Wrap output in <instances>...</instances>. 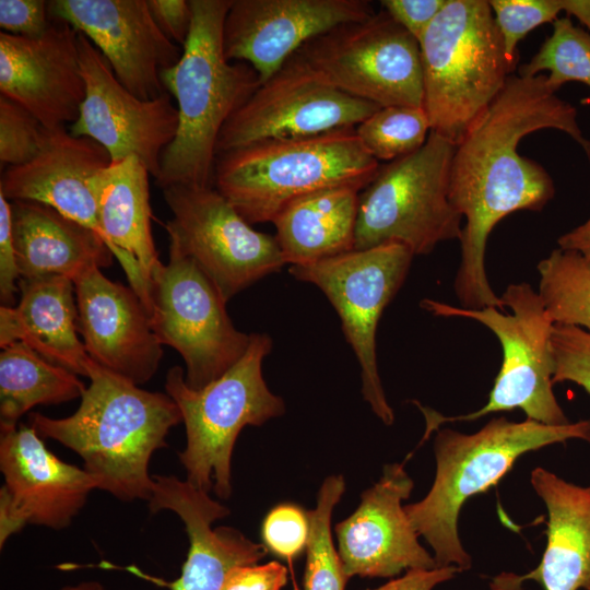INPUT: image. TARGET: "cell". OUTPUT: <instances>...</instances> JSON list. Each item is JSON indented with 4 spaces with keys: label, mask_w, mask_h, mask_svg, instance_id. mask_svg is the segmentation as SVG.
<instances>
[{
    "label": "cell",
    "mask_w": 590,
    "mask_h": 590,
    "mask_svg": "<svg viewBox=\"0 0 590 590\" xmlns=\"http://www.w3.org/2000/svg\"><path fill=\"white\" fill-rule=\"evenodd\" d=\"M345 491L341 475L327 477L317 497V506L308 511L309 536L306 546L304 590H344L341 559L331 535V516Z\"/></svg>",
    "instance_id": "4dcf8cb0"
},
{
    "label": "cell",
    "mask_w": 590,
    "mask_h": 590,
    "mask_svg": "<svg viewBox=\"0 0 590 590\" xmlns=\"http://www.w3.org/2000/svg\"><path fill=\"white\" fill-rule=\"evenodd\" d=\"M542 129L567 133L590 162V140L579 127L577 108L556 95L545 74H511L455 144L449 199L465 219L453 281L462 308H505L485 271L486 244L504 217L516 211L539 212L555 194L546 169L518 151L524 137Z\"/></svg>",
    "instance_id": "6da1fadb"
},
{
    "label": "cell",
    "mask_w": 590,
    "mask_h": 590,
    "mask_svg": "<svg viewBox=\"0 0 590 590\" xmlns=\"http://www.w3.org/2000/svg\"><path fill=\"white\" fill-rule=\"evenodd\" d=\"M447 0H382L384 11L417 42Z\"/></svg>",
    "instance_id": "ab89813d"
},
{
    "label": "cell",
    "mask_w": 590,
    "mask_h": 590,
    "mask_svg": "<svg viewBox=\"0 0 590 590\" xmlns=\"http://www.w3.org/2000/svg\"><path fill=\"white\" fill-rule=\"evenodd\" d=\"M267 333H251L241 358L217 379L200 390L188 387L180 366L172 367L166 393L180 410L186 428V447L178 453L187 481L221 499L232 495V455L245 426H261L285 412L283 399L268 388L263 359L272 350Z\"/></svg>",
    "instance_id": "52a82bcc"
},
{
    "label": "cell",
    "mask_w": 590,
    "mask_h": 590,
    "mask_svg": "<svg viewBox=\"0 0 590 590\" xmlns=\"http://www.w3.org/2000/svg\"><path fill=\"white\" fill-rule=\"evenodd\" d=\"M506 57L517 68L518 43L535 27L555 21L562 11L559 0H489Z\"/></svg>",
    "instance_id": "e575fe53"
},
{
    "label": "cell",
    "mask_w": 590,
    "mask_h": 590,
    "mask_svg": "<svg viewBox=\"0 0 590 590\" xmlns=\"http://www.w3.org/2000/svg\"><path fill=\"white\" fill-rule=\"evenodd\" d=\"M461 570L456 566L433 569H410L376 589L365 590H433L437 585L452 579Z\"/></svg>",
    "instance_id": "7bdbcfd3"
},
{
    "label": "cell",
    "mask_w": 590,
    "mask_h": 590,
    "mask_svg": "<svg viewBox=\"0 0 590 590\" xmlns=\"http://www.w3.org/2000/svg\"><path fill=\"white\" fill-rule=\"evenodd\" d=\"M150 300L153 330L182 356L193 390L222 376L248 349L251 333L234 326L212 281L173 243L168 261L152 274Z\"/></svg>",
    "instance_id": "30bf717a"
},
{
    "label": "cell",
    "mask_w": 590,
    "mask_h": 590,
    "mask_svg": "<svg viewBox=\"0 0 590 590\" xmlns=\"http://www.w3.org/2000/svg\"><path fill=\"white\" fill-rule=\"evenodd\" d=\"M287 581L285 566L276 560L234 568L222 590H281Z\"/></svg>",
    "instance_id": "60d3db41"
},
{
    "label": "cell",
    "mask_w": 590,
    "mask_h": 590,
    "mask_svg": "<svg viewBox=\"0 0 590 590\" xmlns=\"http://www.w3.org/2000/svg\"><path fill=\"white\" fill-rule=\"evenodd\" d=\"M500 298L511 314L496 307L468 309L429 298L421 302V307L435 316L462 317L482 323L496 335L503 350L500 369L486 404L480 410L444 416L415 402L426 421L422 441L445 423L474 421L516 409L527 418L546 425L570 423L553 392L551 338L554 323L539 293L529 283L521 282L508 285Z\"/></svg>",
    "instance_id": "ba28073f"
},
{
    "label": "cell",
    "mask_w": 590,
    "mask_h": 590,
    "mask_svg": "<svg viewBox=\"0 0 590 590\" xmlns=\"http://www.w3.org/2000/svg\"><path fill=\"white\" fill-rule=\"evenodd\" d=\"M48 129L16 102L0 96V162L8 167L32 161L43 149Z\"/></svg>",
    "instance_id": "836d02e7"
},
{
    "label": "cell",
    "mask_w": 590,
    "mask_h": 590,
    "mask_svg": "<svg viewBox=\"0 0 590 590\" xmlns=\"http://www.w3.org/2000/svg\"><path fill=\"white\" fill-rule=\"evenodd\" d=\"M0 547L26 524L61 530L97 489L84 469L56 457L30 426L1 432Z\"/></svg>",
    "instance_id": "2e32d148"
},
{
    "label": "cell",
    "mask_w": 590,
    "mask_h": 590,
    "mask_svg": "<svg viewBox=\"0 0 590 590\" xmlns=\"http://www.w3.org/2000/svg\"><path fill=\"white\" fill-rule=\"evenodd\" d=\"M190 2L192 25L181 57L161 74L179 116L176 137L161 156L155 178L161 189L213 186L219 135L261 84L249 64L225 56L223 26L233 0Z\"/></svg>",
    "instance_id": "3957f363"
},
{
    "label": "cell",
    "mask_w": 590,
    "mask_h": 590,
    "mask_svg": "<svg viewBox=\"0 0 590 590\" xmlns=\"http://www.w3.org/2000/svg\"><path fill=\"white\" fill-rule=\"evenodd\" d=\"M418 44L430 131L456 144L516 68L486 0H447Z\"/></svg>",
    "instance_id": "8992f818"
},
{
    "label": "cell",
    "mask_w": 590,
    "mask_h": 590,
    "mask_svg": "<svg viewBox=\"0 0 590 590\" xmlns=\"http://www.w3.org/2000/svg\"><path fill=\"white\" fill-rule=\"evenodd\" d=\"M149 499L151 514L175 512L184 522L189 550L178 579L167 583L170 590H222L227 575L236 567L255 565L267 554L261 543L249 540L237 529L212 523L228 516L229 510L175 475H154Z\"/></svg>",
    "instance_id": "603a6c76"
},
{
    "label": "cell",
    "mask_w": 590,
    "mask_h": 590,
    "mask_svg": "<svg viewBox=\"0 0 590 590\" xmlns=\"http://www.w3.org/2000/svg\"><path fill=\"white\" fill-rule=\"evenodd\" d=\"M356 134L378 162H391L422 148L430 123L423 107H381L355 127Z\"/></svg>",
    "instance_id": "d6a6232c"
},
{
    "label": "cell",
    "mask_w": 590,
    "mask_h": 590,
    "mask_svg": "<svg viewBox=\"0 0 590 590\" xmlns=\"http://www.w3.org/2000/svg\"><path fill=\"white\" fill-rule=\"evenodd\" d=\"M10 206L21 279L62 275L74 282L113 264V252L88 227L44 203L17 200Z\"/></svg>",
    "instance_id": "4316f807"
},
{
    "label": "cell",
    "mask_w": 590,
    "mask_h": 590,
    "mask_svg": "<svg viewBox=\"0 0 590 590\" xmlns=\"http://www.w3.org/2000/svg\"><path fill=\"white\" fill-rule=\"evenodd\" d=\"M169 243L189 256L227 303L285 263L275 237L251 227L214 186L162 189Z\"/></svg>",
    "instance_id": "4fadbf2b"
},
{
    "label": "cell",
    "mask_w": 590,
    "mask_h": 590,
    "mask_svg": "<svg viewBox=\"0 0 590 590\" xmlns=\"http://www.w3.org/2000/svg\"><path fill=\"white\" fill-rule=\"evenodd\" d=\"M530 481L547 509L544 553L528 574L494 577L491 590H521L527 580L544 590H590V485L573 484L544 468H535Z\"/></svg>",
    "instance_id": "cb8c5ba5"
},
{
    "label": "cell",
    "mask_w": 590,
    "mask_h": 590,
    "mask_svg": "<svg viewBox=\"0 0 590 590\" xmlns=\"http://www.w3.org/2000/svg\"><path fill=\"white\" fill-rule=\"evenodd\" d=\"M562 11L578 19L590 31V0H559Z\"/></svg>",
    "instance_id": "f6af8a7d"
},
{
    "label": "cell",
    "mask_w": 590,
    "mask_h": 590,
    "mask_svg": "<svg viewBox=\"0 0 590 590\" xmlns=\"http://www.w3.org/2000/svg\"><path fill=\"white\" fill-rule=\"evenodd\" d=\"M85 97L69 131L101 144L111 162L138 157L156 178L164 150L176 137L177 107L168 92L144 101L129 92L87 37L79 33Z\"/></svg>",
    "instance_id": "9a60e30c"
},
{
    "label": "cell",
    "mask_w": 590,
    "mask_h": 590,
    "mask_svg": "<svg viewBox=\"0 0 590 590\" xmlns=\"http://www.w3.org/2000/svg\"><path fill=\"white\" fill-rule=\"evenodd\" d=\"M453 151L430 131L422 148L380 165L359 193L355 249L399 243L417 256L460 239L463 217L449 199Z\"/></svg>",
    "instance_id": "9c48e42d"
},
{
    "label": "cell",
    "mask_w": 590,
    "mask_h": 590,
    "mask_svg": "<svg viewBox=\"0 0 590 590\" xmlns=\"http://www.w3.org/2000/svg\"><path fill=\"white\" fill-rule=\"evenodd\" d=\"M548 71L547 84L553 91L568 82L590 87V33L574 25L569 17L556 19L553 32L529 62L520 66V76H535Z\"/></svg>",
    "instance_id": "1f68e13d"
},
{
    "label": "cell",
    "mask_w": 590,
    "mask_h": 590,
    "mask_svg": "<svg viewBox=\"0 0 590 590\" xmlns=\"http://www.w3.org/2000/svg\"><path fill=\"white\" fill-rule=\"evenodd\" d=\"M553 384L570 381L590 394V332L554 324L551 338Z\"/></svg>",
    "instance_id": "d590c367"
},
{
    "label": "cell",
    "mask_w": 590,
    "mask_h": 590,
    "mask_svg": "<svg viewBox=\"0 0 590 590\" xmlns=\"http://www.w3.org/2000/svg\"><path fill=\"white\" fill-rule=\"evenodd\" d=\"M373 14L366 0H233L224 52L229 61L249 64L262 83L309 40Z\"/></svg>",
    "instance_id": "ac0fdd59"
},
{
    "label": "cell",
    "mask_w": 590,
    "mask_h": 590,
    "mask_svg": "<svg viewBox=\"0 0 590 590\" xmlns=\"http://www.w3.org/2000/svg\"><path fill=\"white\" fill-rule=\"evenodd\" d=\"M149 175L138 157L128 156L98 173L95 191L107 246L151 314V278L162 262L151 229Z\"/></svg>",
    "instance_id": "d4e9b609"
},
{
    "label": "cell",
    "mask_w": 590,
    "mask_h": 590,
    "mask_svg": "<svg viewBox=\"0 0 590 590\" xmlns=\"http://www.w3.org/2000/svg\"><path fill=\"white\" fill-rule=\"evenodd\" d=\"M21 279L11 229L10 201L0 193V302L12 307Z\"/></svg>",
    "instance_id": "f35d334b"
},
{
    "label": "cell",
    "mask_w": 590,
    "mask_h": 590,
    "mask_svg": "<svg viewBox=\"0 0 590 590\" xmlns=\"http://www.w3.org/2000/svg\"><path fill=\"white\" fill-rule=\"evenodd\" d=\"M48 12L87 37L133 95L149 101L166 92L161 74L182 48L161 31L148 0H54Z\"/></svg>",
    "instance_id": "e0dca14e"
},
{
    "label": "cell",
    "mask_w": 590,
    "mask_h": 590,
    "mask_svg": "<svg viewBox=\"0 0 590 590\" xmlns=\"http://www.w3.org/2000/svg\"><path fill=\"white\" fill-rule=\"evenodd\" d=\"M51 23L44 0H0L2 32L23 37L43 35Z\"/></svg>",
    "instance_id": "74e56055"
},
{
    "label": "cell",
    "mask_w": 590,
    "mask_h": 590,
    "mask_svg": "<svg viewBox=\"0 0 590 590\" xmlns=\"http://www.w3.org/2000/svg\"><path fill=\"white\" fill-rule=\"evenodd\" d=\"M569 439L590 444V420L554 426L502 416L473 434L437 429L433 485L422 500L404 506L413 529L432 547L436 566L461 571L472 566L458 534V517L470 497L496 485L522 455Z\"/></svg>",
    "instance_id": "277c9868"
},
{
    "label": "cell",
    "mask_w": 590,
    "mask_h": 590,
    "mask_svg": "<svg viewBox=\"0 0 590 590\" xmlns=\"http://www.w3.org/2000/svg\"><path fill=\"white\" fill-rule=\"evenodd\" d=\"M20 300L0 307V346L21 341L47 361L86 377L88 356L79 338L75 287L62 275L20 279Z\"/></svg>",
    "instance_id": "484cf974"
},
{
    "label": "cell",
    "mask_w": 590,
    "mask_h": 590,
    "mask_svg": "<svg viewBox=\"0 0 590 590\" xmlns=\"http://www.w3.org/2000/svg\"><path fill=\"white\" fill-rule=\"evenodd\" d=\"M148 3L161 31L182 48L192 25L190 0H148Z\"/></svg>",
    "instance_id": "b9f144b4"
},
{
    "label": "cell",
    "mask_w": 590,
    "mask_h": 590,
    "mask_svg": "<svg viewBox=\"0 0 590 590\" xmlns=\"http://www.w3.org/2000/svg\"><path fill=\"white\" fill-rule=\"evenodd\" d=\"M296 52L350 96L380 107H423L420 44L385 11L339 25Z\"/></svg>",
    "instance_id": "7c38bea8"
},
{
    "label": "cell",
    "mask_w": 590,
    "mask_h": 590,
    "mask_svg": "<svg viewBox=\"0 0 590 590\" xmlns=\"http://www.w3.org/2000/svg\"><path fill=\"white\" fill-rule=\"evenodd\" d=\"M79 333L88 356L135 385L149 381L163 356L151 314L129 285L106 278L101 269L74 282Z\"/></svg>",
    "instance_id": "44dd1931"
},
{
    "label": "cell",
    "mask_w": 590,
    "mask_h": 590,
    "mask_svg": "<svg viewBox=\"0 0 590 590\" xmlns=\"http://www.w3.org/2000/svg\"><path fill=\"white\" fill-rule=\"evenodd\" d=\"M361 191L337 186L287 203L272 221L285 263L307 264L354 250Z\"/></svg>",
    "instance_id": "83f0119b"
},
{
    "label": "cell",
    "mask_w": 590,
    "mask_h": 590,
    "mask_svg": "<svg viewBox=\"0 0 590 590\" xmlns=\"http://www.w3.org/2000/svg\"><path fill=\"white\" fill-rule=\"evenodd\" d=\"M261 536L268 552L294 559L306 550L309 536L308 511L294 504H281L266 516Z\"/></svg>",
    "instance_id": "8d00e7d4"
},
{
    "label": "cell",
    "mask_w": 590,
    "mask_h": 590,
    "mask_svg": "<svg viewBox=\"0 0 590 590\" xmlns=\"http://www.w3.org/2000/svg\"><path fill=\"white\" fill-rule=\"evenodd\" d=\"M536 270L538 293L553 323L590 332V259L556 248Z\"/></svg>",
    "instance_id": "f546056e"
},
{
    "label": "cell",
    "mask_w": 590,
    "mask_h": 590,
    "mask_svg": "<svg viewBox=\"0 0 590 590\" xmlns=\"http://www.w3.org/2000/svg\"><path fill=\"white\" fill-rule=\"evenodd\" d=\"M379 108L335 88L295 52L227 120L216 154L355 128Z\"/></svg>",
    "instance_id": "5bb4252c"
},
{
    "label": "cell",
    "mask_w": 590,
    "mask_h": 590,
    "mask_svg": "<svg viewBox=\"0 0 590 590\" xmlns=\"http://www.w3.org/2000/svg\"><path fill=\"white\" fill-rule=\"evenodd\" d=\"M110 164L108 152L94 140L74 137L64 127L48 129L43 149L32 161L3 172L0 193L10 202L49 205L95 232L107 245L98 219L95 178Z\"/></svg>",
    "instance_id": "7402d4cb"
},
{
    "label": "cell",
    "mask_w": 590,
    "mask_h": 590,
    "mask_svg": "<svg viewBox=\"0 0 590 590\" xmlns=\"http://www.w3.org/2000/svg\"><path fill=\"white\" fill-rule=\"evenodd\" d=\"M413 257L406 246L387 243L288 269L296 280L317 286L334 307L361 367L363 398L387 426L393 424L394 413L379 377L376 332L385 308L406 279Z\"/></svg>",
    "instance_id": "8fae6325"
},
{
    "label": "cell",
    "mask_w": 590,
    "mask_h": 590,
    "mask_svg": "<svg viewBox=\"0 0 590 590\" xmlns=\"http://www.w3.org/2000/svg\"><path fill=\"white\" fill-rule=\"evenodd\" d=\"M79 32L51 20L38 37L0 33V92L47 129L73 123L85 97Z\"/></svg>",
    "instance_id": "ffe728a7"
},
{
    "label": "cell",
    "mask_w": 590,
    "mask_h": 590,
    "mask_svg": "<svg viewBox=\"0 0 590 590\" xmlns=\"http://www.w3.org/2000/svg\"><path fill=\"white\" fill-rule=\"evenodd\" d=\"M379 166L355 128H345L220 153L213 186L248 223H272L287 203L305 194L345 185L363 190Z\"/></svg>",
    "instance_id": "5b68a950"
},
{
    "label": "cell",
    "mask_w": 590,
    "mask_h": 590,
    "mask_svg": "<svg viewBox=\"0 0 590 590\" xmlns=\"http://www.w3.org/2000/svg\"><path fill=\"white\" fill-rule=\"evenodd\" d=\"M86 387L78 375L56 365L21 341L0 353V430L13 429L32 408L81 398Z\"/></svg>",
    "instance_id": "f1b7e54d"
},
{
    "label": "cell",
    "mask_w": 590,
    "mask_h": 590,
    "mask_svg": "<svg viewBox=\"0 0 590 590\" xmlns=\"http://www.w3.org/2000/svg\"><path fill=\"white\" fill-rule=\"evenodd\" d=\"M86 377L90 385L72 415L52 418L33 412L28 425L43 439L76 452L97 489L122 502H149L154 486L150 460L182 422L180 410L167 393L144 390L92 358Z\"/></svg>",
    "instance_id": "7a4b0ae2"
},
{
    "label": "cell",
    "mask_w": 590,
    "mask_h": 590,
    "mask_svg": "<svg viewBox=\"0 0 590 590\" xmlns=\"http://www.w3.org/2000/svg\"><path fill=\"white\" fill-rule=\"evenodd\" d=\"M558 248L573 250L590 259V217L581 225L563 234L557 239Z\"/></svg>",
    "instance_id": "ee69618b"
},
{
    "label": "cell",
    "mask_w": 590,
    "mask_h": 590,
    "mask_svg": "<svg viewBox=\"0 0 590 590\" xmlns=\"http://www.w3.org/2000/svg\"><path fill=\"white\" fill-rule=\"evenodd\" d=\"M414 483L404 463H388L378 482L363 492L356 510L335 524L338 553L347 580L393 578L410 569H433L402 505Z\"/></svg>",
    "instance_id": "d6986e66"
}]
</instances>
